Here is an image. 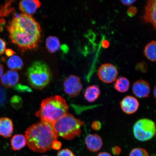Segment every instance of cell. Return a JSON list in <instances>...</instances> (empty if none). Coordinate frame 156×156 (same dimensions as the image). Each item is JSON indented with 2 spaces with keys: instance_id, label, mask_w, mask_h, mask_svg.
Returning <instances> with one entry per match:
<instances>
[{
  "instance_id": "6da1fadb",
  "label": "cell",
  "mask_w": 156,
  "mask_h": 156,
  "mask_svg": "<svg viewBox=\"0 0 156 156\" xmlns=\"http://www.w3.org/2000/svg\"><path fill=\"white\" fill-rule=\"evenodd\" d=\"M7 28L11 42L23 51L34 49L40 41L41 29L32 16L15 15Z\"/></svg>"
},
{
  "instance_id": "7a4b0ae2",
  "label": "cell",
  "mask_w": 156,
  "mask_h": 156,
  "mask_svg": "<svg viewBox=\"0 0 156 156\" xmlns=\"http://www.w3.org/2000/svg\"><path fill=\"white\" fill-rule=\"evenodd\" d=\"M25 136L29 149L39 153L50 151L58 138L52 125L42 120L27 129Z\"/></svg>"
},
{
  "instance_id": "3957f363",
  "label": "cell",
  "mask_w": 156,
  "mask_h": 156,
  "mask_svg": "<svg viewBox=\"0 0 156 156\" xmlns=\"http://www.w3.org/2000/svg\"><path fill=\"white\" fill-rule=\"evenodd\" d=\"M68 105L63 98L55 95L47 98L43 100L40 109L36 115L41 120L53 123L68 112Z\"/></svg>"
},
{
  "instance_id": "277c9868",
  "label": "cell",
  "mask_w": 156,
  "mask_h": 156,
  "mask_svg": "<svg viewBox=\"0 0 156 156\" xmlns=\"http://www.w3.org/2000/svg\"><path fill=\"white\" fill-rule=\"evenodd\" d=\"M84 125L82 121L67 113L55 122L52 126L58 136L70 140L80 135L81 128Z\"/></svg>"
},
{
  "instance_id": "5b68a950",
  "label": "cell",
  "mask_w": 156,
  "mask_h": 156,
  "mask_svg": "<svg viewBox=\"0 0 156 156\" xmlns=\"http://www.w3.org/2000/svg\"><path fill=\"white\" fill-rule=\"evenodd\" d=\"M27 76L30 84L38 90L44 88L49 83L51 73L47 65L42 61L35 62L28 68Z\"/></svg>"
},
{
  "instance_id": "8992f818",
  "label": "cell",
  "mask_w": 156,
  "mask_h": 156,
  "mask_svg": "<svg viewBox=\"0 0 156 156\" xmlns=\"http://www.w3.org/2000/svg\"><path fill=\"white\" fill-rule=\"evenodd\" d=\"M156 132L155 123L149 119H142L138 120L133 127L134 137L140 141H146L151 139Z\"/></svg>"
},
{
  "instance_id": "52a82bcc",
  "label": "cell",
  "mask_w": 156,
  "mask_h": 156,
  "mask_svg": "<svg viewBox=\"0 0 156 156\" xmlns=\"http://www.w3.org/2000/svg\"><path fill=\"white\" fill-rule=\"evenodd\" d=\"M80 79L77 76L71 75L66 78L64 83V90L71 97L77 96L82 90Z\"/></svg>"
},
{
  "instance_id": "ba28073f",
  "label": "cell",
  "mask_w": 156,
  "mask_h": 156,
  "mask_svg": "<svg viewBox=\"0 0 156 156\" xmlns=\"http://www.w3.org/2000/svg\"><path fill=\"white\" fill-rule=\"evenodd\" d=\"M118 74L115 66L109 63L103 64L99 68L98 71L99 79L106 83H112L115 81Z\"/></svg>"
},
{
  "instance_id": "9c48e42d",
  "label": "cell",
  "mask_w": 156,
  "mask_h": 156,
  "mask_svg": "<svg viewBox=\"0 0 156 156\" xmlns=\"http://www.w3.org/2000/svg\"><path fill=\"white\" fill-rule=\"evenodd\" d=\"M151 90L150 84L143 80H138L134 83L133 85V92L138 98H144L148 97Z\"/></svg>"
},
{
  "instance_id": "30bf717a",
  "label": "cell",
  "mask_w": 156,
  "mask_h": 156,
  "mask_svg": "<svg viewBox=\"0 0 156 156\" xmlns=\"http://www.w3.org/2000/svg\"><path fill=\"white\" fill-rule=\"evenodd\" d=\"M122 110L127 114H134L138 110L140 104L137 99L132 96H127L122 99L120 102Z\"/></svg>"
},
{
  "instance_id": "8fae6325",
  "label": "cell",
  "mask_w": 156,
  "mask_h": 156,
  "mask_svg": "<svg viewBox=\"0 0 156 156\" xmlns=\"http://www.w3.org/2000/svg\"><path fill=\"white\" fill-rule=\"evenodd\" d=\"M144 19L146 22L151 23L156 29V0L148 1Z\"/></svg>"
},
{
  "instance_id": "7c38bea8",
  "label": "cell",
  "mask_w": 156,
  "mask_h": 156,
  "mask_svg": "<svg viewBox=\"0 0 156 156\" xmlns=\"http://www.w3.org/2000/svg\"><path fill=\"white\" fill-rule=\"evenodd\" d=\"M85 141L88 149L92 152L98 151L102 147V138L97 134H90L85 138Z\"/></svg>"
},
{
  "instance_id": "4fadbf2b",
  "label": "cell",
  "mask_w": 156,
  "mask_h": 156,
  "mask_svg": "<svg viewBox=\"0 0 156 156\" xmlns=\"http://www.w3.org/2000/svg\"><path fill=\"white\" fill-rule=\"evenodd\" d=\"M19 80V74L16 71L9 70L3 74L1 77V83L4 87L11 88L17 85Z\"/></svg>"
},
{
  "instance_id": "5bb4252c",
  "label": "cell",
  "mask_w": 156,
  "mask_h": 156,
  "mask_svg": "<svg viewBox=\"0 0 156 156\" xmlns=\"http://www.w3.org/2000/svg\"><path fill=\"white\" fill-rule=\"evenodd\" d=\"M41 5V3L37 0L22 1L19 3V9L24 14L31 15L34 14Z\"/></svg>"
},
{
  "instance_id": "9a60e30c",
  "label": "cell",
  "mask_w": 156,
  "mask_h": 156,
  "mask_svg": "<svg viewBox=\"0 0 156 156\" xmlns=\"http://www.w3.org/2000/svg\"><path fill=\"white\" fill-rule=\"evenodd\" d=\"M13 131L12 120L7 117L0 118V135L5 138L11 137Z\"/></svg>"
},
{
  "instance_id": "2e32d148",
  "label": "cell",
  "mask_w": 156,
  "mask_h": 156,
  "mask_svg": "<svg viewBox=\"0 0 156 156\" xmlns=\"http://www.w3.org/2000/svg\"><path fill=\"white\" fill-rule=\"evenodd\" d=\"M101 92L100 89L98 86L93 85L87 88L84 95L86 100L91 103L97 100L100 96Z\"/></svg>"
},
{
  "instance_id": "e0dca14e",
  "label": "cell",
  "mask_w": 156,
  "mask_h": 156,
  "mask_svg": "<svg viewBox=\"0 0 156 156\" xmlns=\"http://www.w3.org/2000/svg\"><path fill=\"white\" fill-rule=\"evenodd\" d=\"M11 149L13 151H20L27 145L25 136L23 134H16L11 140Z\"/></svg>"
},
{
  "instance_id": "ac0fdd59",
  "label": "cell",
  "mask_w": 156,
  "mask_h": 156,
  "mask_svg": "<svg viewBox=\"0 0 156 156\" xmlns=\"http://www.w3.org/2000/svg\"><path fill=\"white\" fill-rule=\"evenodd\" d=\"M7 65L10 69L13 71H19L22 69L24 63L21 58L18 55L11 56L7 62Z\"/></svg>"
},
{
  "instance_id": "d6986e66",
  "label": "cell",
  "mask_w": 156,
  "mask_h": 156,
  "mask_svg": "<svg viewBox=\"0 0 156 156\" xmlns=\"http://www.w3.org/2000/svg\"><path fill=\"white\" fill-rule=\"evenodd\" d=\"M144 54L148 60L156 62V41H152L145 46Z\"/></svg>"
},
{
  "instance_id": "ffe728a7",
  "label": "cell",
  "mask_w": 156,
  "mask_h": 156,
  "mask_svg": "<svg viewBox=\"0 0 156 156\" xmlns=\"http://www.w3.org/2000/svg\"><path fill=\"white\" fill-rule=\"evenodd\" d=\"M130 86V82L128 79L124 77L118 78L115 82L114 87L116 90L122 93H126L128 90Z\"/></svg>"
},
{
  "instance_id": "44dd1931",
  "label": "cell",
  "mask_w": 156,
  "mask_h": 156,
  "mask_svg": "<svg viewBox=\"0 0 156 156\" xmlns=\"http://www.w3.org/2000/svg\"><path fill=\"white\" fill-rule=\"evenodd\" d=\"M46 46L49 52L54 53L60 48V45L59 40L56 37H49L46 39Z\"/></svg>"
},
{
  "instance_id": "7402d4cb",
  "label": "cell",
  "mask_w": 156,
  "mask_h": 156,
  "mask_svg": "<svg viewBox=\"0 0 156 156\" xmlns=\"http://www.w3.org/2000/svg\"><path fill=\"white\" fill-rule=\"evenodd\" d=\"M129 156H149V155L145 149L138 147L133 149L130 152Z\"/></svg>"
},
{
  "instance_id": "603a6c76",
  "label": "cell",
  "mask_w": 156,
  "mask_h": 156,
  "mask_svg": "<svg viewBox=\"0 0 156 156\" xmlns=\"http://www.w3.org/2000/svg\"><path fill=\"white\" fill-rule=\"evenodd\" d=\"M57 156H75L71 150L66 149L61 150L58 152Z\"/></svg>"
},
{
  "instance_id": "cb8c5ba5",
  "label": "cell",
  "mask_w": 156,
  "mask_h": 156,
  "mask_svg": "<svg viewBox=\"0 0 156 156\" xmlns=\"http://www.w3.org/2000/svg\"><path fill=\"white\" fill-rule=\"evenodd\" d=\"M5 91L2 88L0 87V106H3L5 101Z\"/></svg>"
},
{
  "instance_id": "d4e9b609",
  "label": "cell",
  "mask_w": 156,
  "mask_h": 156,
  "mask_svg": "<svg viewBox=\"0 0 156 156\" xmlns=\"http://www.w3.org/2000/svg\"><path fill=\"white\" fill-rule=\"evenodd\" d=\"M91 127L93 129L96 131H98L101 129L102 127V124L100 122L98 121H95L91 124Z\"/></svg>"
},
{
  "instance_id": "484cf974",
  "label": "cell",
  "mask_w": 156,
  "mask_h": 156,
  "mask_svg": "<svg viewBox=\"0 0 156 156\" xmlns=\"http://www.w3.org/2000/svg\"><path fill=\"white\" fill-rule=\"evenodd\" d=\"M6 47V43L3 39L0 38V55L4 53Z\"/></svg>"
},
{
  "instance_id": "4316f807",
  "label": "cell",
  "mask_w": 156,
  "mask_h": 156,
  "mask_svg": "<svg viewBox=\"0 0 156 156\" xmlns=\"http://www.w3.org/2000/svg\"><path fill=\"white\" fill-rule=\"evenodd\" d=\"M16 89L18 90L23 91H23H28V92H31V91H32V90H31L30 88L21 84L16 85Z\"/></svg>"
},
{
  "instance_id": "83f0119b",
  "label": "cell",
  "mask_w": 156,
  "mask_h": 156,
  "mask_svg": "<svg viewBox=\"0 0 156 156\" xmlns=\"http://www.w3.org/2000/svg\"><path fill=\"white\" fill-rule=\"evenodd\" d=\"M112 151L113 154L115 155H120L122 152V149L118 146H115L113 147Z\"/></svg>"
},
{
  "instance_id": "f1b7e54d",
  "label": "cell",
  "mask_w": 156,
  "mask_h": 156,
  "mask_svg": "<svg viewBox=\"0 0 156 156\" xmlns=\"http://www.w3.org/2000/svg\"><path fill=\"white\" fill-rule=\"evenodd\" d=\"M62 147V143L60 141L57 140L54 141L52 144V149L56 150V151H59L61 149Z\"/></svg>"
},
{
  "instance_id": "f546056e",
  "label": "cell",
  "mask_w": 156,
  "mask_h": 156,
  "mask_svg": "<svg viewBox=\"0 0 156 156\" xmlns=\"http://www.w3.org/2000/svg\"><path fill=\"white\" fill-rule=\"evenodd\" d=\"M137 12V10L135 7H131L128 9L127 11V13L128 15L132 17L136 14Z\"/></svg>"
},
{
  "instance_id": "4dcf8cb0",
  "label": "cell",
  "mask_w": 156,
  "mask_h": 156,
  "mask_svg": "<svg viewBox=\"0 0 156 156\" xmlns=\"http://www.w3.org/2000/svg\"><path fill=\"white\" fill-rule=\"evenodd\" d=\"M5 53L7 56L11 57V56L14 55L15 52L13 50L10 49H7L5 51Z\"/></svg>"
},
{
  "instance_id": "1f68e13d",
  "label": "cell",
  "mask_w": 156,
  "mask_h": 156,
  "mask_svg": "<svg viewBox=\"0 0 156 156\" xmlns=\"http://www.w3.org/2000/svg\"><path fill=\"white\" fill-rule=\"evenodd\" d=\"M136 1L134 0H132V1H122L121 2L122 4L126 5H130L133 4L136 2Z\"/></svg>"
},
{
  "instance_id": "d6a6232c",
  "label": "cell",
  "mask_w": 156,
  "mask_h": 156,
  "mask_svg": "<svg viewBox=\"0 0 156 156\" xmlns=\"http://www.w3.org/2000/svg\"><path fill=\"white\" fill-rule=\"evenodd\" d=\"M102 46L105 48H108L109 45H110V44L108 41L107 40H105L103 41L102 43Z\"/></svg>"
},
{
  "instance_id": "836d02e7",
  "label": "cell",
  "mask_w": 156,
  "mask_h": 156,
  "mask_svg": "<svg viewBox=\"0 0 156 156\" xmlns=\"http://www.w3.org/2000/svg\"><path fill=\"white\" fill-rule=\"evenodd\" d=\"M97 156H112L110 154L106 152H103L99 153Z\"/></svg>"
},
{
  "instance_id": "e575fe53",
  "label": "cell",
  "mask_w": 156,
  "mask_h": 156,
  "mask_svg": "<svg viewBox=\"0 0 156 156\" xmlns=\"http://www.w3.org/2000/svg\"><path fill=\"white\" fill-rule=\"evenodd\" d=\"M3 66L0 63V78L3 75Z\"/></svg>"
},
{
  "instance_id": "d590c367",
  "label": "cell",
  "mask_w": 156,
  "mask_h": 156,
  "mask_svg": "<svg viewBox=\"0 0 156 156\" xmlns=\"http://www.w3.org/2000/svg\"><path fill=\"white\" fill-rule=\"evenodd\" d=\"M153 95L154 97L156 99V85L154 87V90H153Z\"/></svg>"
},
{
  "instance_id": "8d00e7d4",
  "label": "cell",
  "mask_w": 156,
  "mask_h": 156,
  "mask_svg": "<svg viewBox=\"0 0 156 156\" xmlns=\"http://www.w3.org/2000/svg\"><path fill=\"white\" fill-rule=\"evenodd\" d=\"M2 15L1 14V10H0V17H1L2 16Z\"/></svg>"
},
{
  "instance_id": "74e56055",
  "label": "cell",
  "mask_w": 156,
  "mask_h": 156,
  "mask_svg": "<svg viewBox=\"0 0 156 156\" xmlns=\"http://www.w3.org/2000/svg\"><path fill=\"white\" fill-rule=\"evenodd\" d=\"M48 156V155H43V156Z\"/></svg>"
},
{
  "instance_id": "f35d334b",
  "label": "cell",
  "mask_w": 156,
  "mask_h": 156,
  "mask_svg": "<svg viewBox=\"0 0 156 156\" xmlns=\"http://www.w3.org/2000/svg\"></svg>"
}]
</instances>
